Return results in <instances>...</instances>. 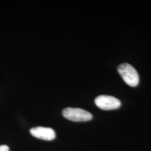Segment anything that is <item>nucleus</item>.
<instances>
[{"mask_svg":"<svg viewBox=\"0 0 151 151\" xmlns=\"http://www.w3.org/2000/svg\"><path fill=\"white\" fill-rule=\"evenodd\" d=\"M30 134L35 138L45 140H52L55 138V132L50 128L38 127L30 130Z\"/></svg>","mask_w":151,"mask_h":151,"instance_id":"20e7f679","label":"nucleus"},{"mask_svg":"<svg viewBox=\"0 0 151 151\" xmlns=\"http://www.w3.org/2000/svg\"><path fill=\"white\" fill-rule=\"evenodd\" d=\"M62 114L66 119L73 122H87L92 118L91 114L80 108H65Z\"/></svg>","mask_w":151,"mask_h":151,"instance_id":"f03ea898","label":"nucleus"},{"mask_svg":"<svg viewBox=\"0 0 151 151\" xmlns=\"http://www.w3.org/2000/svg\"><path fill=\"white\" fill-rule=\"evenodd\" d=\"M0 151H9V148L6 145H1L0 146Z\"/></svg>","mask_w":151,"mask_h":151,"instance_id":"39448f33","label":"nucleus"},{"mask_svg":"<svg viewBox=\"0 0 151 151\" xmlns=\"http://www.w3.org/2000/svg\"><path fill=\"white\" fill-rule=\"evenodd\" d=\"M118 71L124 82L130 86L135 87L138 85L139 75L132 65L126 63L121 64L118 68Z\"/></svg>","mask_w":151,"mask_h":151,"instance_id":"f257e3e1","label":"nucleus"},{"mask_svg":"<svg viewBox=\"0 0 151 151\" xmlns=\"http://www.w3.org/2000/svg\"><path fill=\"white\" fill-rule=\"evenodd\" d=\"M97 107L104 110L116 109L120 106L121 102L118 99L109 95H100L95 100Z\"/></svg>","mask_w":151,"mask_h":151,"instance_id":"7ed1b4c3","label":"nucleus"}]
</instances>
